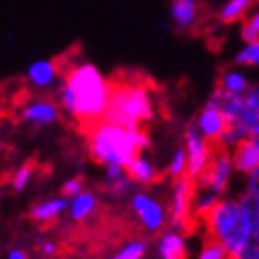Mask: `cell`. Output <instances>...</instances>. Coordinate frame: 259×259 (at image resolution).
<instances>
[{
  "mask_svg": "<svg viewBox=\"0 0 259 259\" xmlns=\"http://www.w3.org/2000/svg\"><path fill=\"white\" fill-rule=\"evenodd\" d=\"M108 106L102 119L135 132H150L157 115L168 119L165 89L141 69H117L108 80Z\"/></svg>",
  "mask_w": 259,
  "mask_h": 259,
  "instance_id": "cell-1",
  "label": "cell"
},
{
  "mask_svg": "<svg viewBox=\"0 0 259 259\" xmlns=\"http://www.w3.org/2000/svg\"><path fill=\"white\" fill-rule=\"evenodd\" d=\"M78 132L85 139L89 157L97 165H120L126 168L139 159L143 148L150 146V135L146 132H135L106 119L80 126Z\"/></svg>",
  "mask_w": 259,
  "mask_h": 259,
  "instance_id": "cell-2",
  "label": "cell"
},
{
  "mask_svg": "<svg viewBox=\"0 0 259 259\" xmlns=\"http://www.w3.org/2000/svg\"><path fill=\"white\" fill-rule=\"evenodd\" d=\"M6 120L13 126L30 124L33 128H39V126L50 124V122H56V120H65V117L60 104L56 100L54 93L35 91V95L26 106H22L17 113H13L10 119Z\"/></svg>",
  "mask_w": 259,
  "mask_h": 259,
  "instance_id": "cell-3",
  "label": "cell"
},
{
  "mask_svg": "<svg viewBox=\"0 0 259 259\" xmlns=\"http://www.w3.org/2000/svg\"><path fill=\"white\" fill-rule=\"evenodd\" d=\"M132 207H134L146 239L156 241L161 233H165L170 228V224L165 221V215H163V209L159 207V204L156 200L148 198L146 194H135L134 200H132Z\"/></svg>",
  "mask_w": 259,
  "mask_h": 259,
  "instance_id": "cell-4",
  "label": "cell"
},
{
  "mask_svg": "<svg viewBox=\"0 0 259 259\" xmlns=\"http://www.w3.org/2000/svg\"><path fill=\"white\" fill-rule=\"evenodd\" d=\"M50 172H52V167H50L49 163L39 161L37 157L32 156L28 157L17 170H6L4 176H2V185H4V189L8 187V191L17 194L24 191L26 184L32 178H47Z\"/></svg>",
  "mask_w": 259,
  "mask_h": 259,
  "instance_id": "cell-5",
  "label": "cell"
},
{
  "mask_svg": "<svg viewBox=\"0 0 259 259\" xmlns=\"http://www.w3.org/2000/svg\"><path fill=\"white\" fill-rule=\"evenodd\" d=\"M69 207V200H49L32 205L26 213V219L37 224L39 233H52L60 226V213Z\"/></svg>",
  "mask_w": 259,
  "mask_h": 259,
  "instance_id": "cell-6",
  "label": "cell"
},
{
  "mask_svg": "<svg viewBox=\"0 0 259 259\" xmlns=\"http://www.w3.org/2000/svg\"><path fill=\"white\" fill-rule=\"evenodd\" d=\"M202 130L196 128L194 120H191L189 124L185 126L184 137L185 143H187V152H189V168L187 172L193 176V178H198V174L202 172L204 165L207 163V157H209V150H207V145H205V139L200 135Z\"/></svg>",
  "mask_w": 259,
  "mask_h": 259,
  "instance_id": "cell-7",
  "label": "cell"
},
{
  "mask_svg": "<svg viewBox=\"0 0 259 259\" xmlns=\"http://www.w3.org/2000/svg\"><path fill=\"white\" fill-rule=\"evenodd\" d=\"M233 165L244 174H252L259 167V135H250L235 145Z\"/></svg>",
  "mask_w": 259,
  "mask_h": 259,
  "instance_id": "cell-8",
  "label": "cell"
},
{
  "mask_svg": "<svg viewBox=\"0 0 259 259\" xmlns=\"http://www.w3.org/2000/svg\"><path fill=\"white\" fill-rule=\"evenodd\" d=\"M226 126H228V119L221 109H217L215 106H209V104L202 109V115H200V130H202L205 141H209V143L221 141L222 134L226 132Z\"/></svg>",
  "mask_w": 259,
  "mask_h": 259,
  "instance_id": "cell-9",
  "label": "cell"
},
{
  "mask_svg": "<svg viewBox=\"0 0 259 259\" xmlns=\"http://www.w3.org/2000/svg\"><path fill=\"white\" fill-rule=\"evenodd\" d=\"M126 172H128V176L134 182L146 185V187L163 184L168 176V170L167 172H159V170H156V168L152 167L150 163L143 161V159H135V161L130 163L128 167H126Z\"/></svg>",
  "mask_w": 259,
  "mask_h": 259,
  "instance_id": "cell-10",
  "label": "cell"
},
{
  "mask_svg": "<svg viewBox=\"0 0 259 259\" xmlns=\"http://www.w3.org/2000/svg\"><path fill=\"white\" fill-rule=\"evenodd\" d=\"M254 4H257V0H228L226 4L222 6L217 17L224 26H230L233 22L244 21L246 13Z\"/></svg>",
  "mask_w": 259,
  "mask_h": 259,
  "instance_id": "cell-11",
  "label": "cell"
},
{
  "mask_svg": "<svg viewBox=\"0 0 259 259\" xmlns=\"http://www.w3.org/2000/svg\"><path fill=\"white\" fill-rule=\"evenodd\" d=\"M100 202L97 200V196L91 193H83L72 202L70 205V221L72 222H83L100 207Z\"/></svg>",
  "mask_w": 259,
  "mask_h": 259,
  "instance_id": "cell-12",
  "label": "cell"
},
{
  "mask_svg": "<svg viewBox=\"0 0 259 259\" xmlns=\"http://www.w3.org/2000/svg\"><path fill=\"white\" fill-rule=\"evenodd\" d=\"M215 85L219 87H224L226 91H232V93H243V91H248V81L244 80L243 76L237 74V72H232V70L228 69H219L217 72V80H215Z\"/></svg>",
  "mask_w": 259,
  "mask_h": 259,
  "instance_id": "cell-13",
  "label": "cell"
},
{
  "mask_svg": "<svg viewBox=\"0 0 259 259\" xmlns=\"http://www.w3.org/2000/svg\"><path fill=\"white\" fill-rule=\"evenodd\" d=\"M56 69L52 61H41V63L32 65V69L28 72V80L32 81L35 87H47L50 85L56 78Z\"/></svg>",
  "mask_w": 259,
  "mask_h": 259,
  "instance_id": "cell-14",
  "label": "cell"
},
{
  "mask_svg": "<svg viewBox=\"0 0 259 259\" xmlns=\"http://www.w3.org/2000/svg\"><path fill=\"white\" fill-rule=\"evenodd\" d=\"M239 204L243 205V209L246 211V215L250 219V226H252V233L259 232V194L246 191L241 196Z\"/></svg>",
  "mask_w": 259,
  "mask_h": 259,
  "instance_id": "cell-15",
  "label": "cell"
},
{
  "mask_svg": "<svg viewBox=\"0 0 259 259\" xmlns=\"http://www.w3.org/2000/svg\"><path fill=\"white\" fill-rule=\"evenodd\" d=\"M241 37L246 41V43H255L259 41V13L250 19H244L243 28H241Z\"/></svg>",
  "mask_w": 259,
  "mask_h": 259,
  "instance_id": "cell-16",
  "label": "cell"
},
{
  "mask_svg": "<svg viewBox=\"0 0 259 259\" xmlns=\"http://www.w3.org/2000/svg\"><path fill=\"white\" fill-rule=\"evenodd\" d=\"M146 252V241H135V243L128 244L122 252L115 255L113 259H141Z\"/></svg>",
  "mask_w": 259,
  "mask_h": 259,
  "instance_id": "cell-17",
  "label": "cell"
},
{
  "mask_svg": "<svg viewBox=\"0 0 259 259\" xmlns=\"http://www.w3.org/2000/svg\"><path fill=\"white\" fill-rule=\"evenodd\" d=\"M235 259H259V232L250 235L248 243L235 255Z\"/></svg>",
  "mask_w": 259,
  "mask_h": 259,
  "instance_id": "cell-18",
  "label": "cell"
},
{
  "mask_svg": "<svg viewBox=\"0 0 259 259\" xmlns=\"http://www.w3.org/2000/svg\"><path fill=\"white\" fill-rule=\"evenodd\" d=\"M237 65H259V41L250 43L246 50H243L241 54L235 58Z\"/></svg>",
  "mask_w": 259,
  "mask_h": 259,
  "instance_id": "cell-19",
  "label": "cell"
},
{
  "mask_svg": "<svg viewBox=\"0 0 259 259\" xmlns=\"http://www.w3.org/2000/svg\"><path fill=\"white\" fill-rule=\"evenodd\" d=\"M85 187V178L78 174L76 178L69 180V182H65L63 187H61V194H63L65 198H69V196H74V194H80V191Z\"/></svg>",
  "mask_w": 259,
  "mask_h": 259,
  "instance_id": "cell-20",
  "label": "cell"
},
{
  "mask_svg": "<svg viewBox=\"0 0 259 259\" xmlns=\"http://www.w3.org/2000/svg\"><path fill=\"white\" fill-rule=\"evenodd\" d=\"M248 191H252V193L259 194V167L255 168L254 172H252V176H250V184H248Z\"/></svg>",
  "mask_w": 259,
  "mask_h": 259,
  "instance_id": "cell-21",
  "label": "cell"
},
{
  "mask_svg": "<svg viewBox=\"0 0 259 259\" xmlns=\"http://www.w3.org/2000/svg\"><path fill=\"white\" fill-rule=\"evenodd\" d=\"M8 259H28V254L24 252V250L17 248V250H11L10 257H8Z\"/></svg>",
  "mask_w": 259,
  "mask_h": 259,
  "instance_id": "cell-22",
  "label": "cell"
},
{
  "mask_svg": "<svg viewBox=\"0 0 259 259\" xmlns=\"http://www.w3.org/2000/svg\"><path fill=\"white\" fill-rule=\"evenodd\" d=\"M257 4H259V0H257Z\"/></svg>",
  "mask_w": 259,
  "mask_h": 259,
  "instance_id": "cell-23",
  "label": "cell"
}]
</instances>
